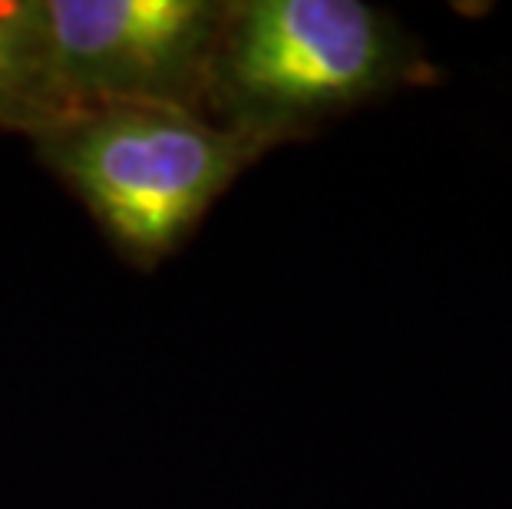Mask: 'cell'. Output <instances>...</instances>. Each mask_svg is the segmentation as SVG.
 Instances as JSON below:
<instances>
[{"instance_id": "cell-3", "label": "cell", "mask_w": 512, "mask_h": 509, "mask_svg": "<svg viewBox=\"0 0 512 509\" xmlns=\"http://www.w3.org/2000/svg\"><path fill=\"white\" fill-rule=\"evenodd\" d=\"M228 0H37L53 70L80 106L205 116Z\"/></svg>"}, {"instance_id": "cell-2", "label": "cell", "mask_w": 512, "mask_h": 509, "mask_svg": "<svg viewBox=\"0 0 512 509\" xmlns=\"http://www.w3.org/2000/svg\"><path fill=\"white\" fill-rule=\"evenodd\" d=\"M37 159L83 202L123 262L156 268L268 153L169 106H83L34 139Z\"/></svg>"}, {"instance_id": "cell-1", "label": "cell", "mask_w": 512, "mask_h": 509, "mask_svg": "<svg viewBox=\"0 0 512 509\" xmlns=\"http://www.w3.org/2000/svg\"><path fill=\"white\" fill-rule=\"evenodd\" d=\"M440 80L423 40L364 0H228L205 119L275 153Z\"/></svg>"}, {"instance_id": "cell-4", "label": "cell", "mask_w": 512, "mask_h": 509, "mask_svg": "<svg viewBox=\"0 0 512 509\" xmlns=\"http://www.w3.org/2000/svg\"><path fill=\"white\" fill-rule=\"evenodd\" d=\"M76 110L53 70L37 0H0V133L34 143Z\"/></svg>"}]
</instances>
